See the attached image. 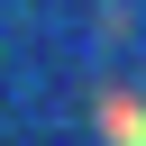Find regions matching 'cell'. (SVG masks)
Returning <instances> with one entry per match:
<instances>
[{
	"label": "cell",
	"instance_id": "6da1fadb",
	"mask_svg": "<svg viewBox=\"0 0 146 146\" xmlns=\"http://www.w3.org/2000/svg\"><path fill=\"white\" fill-rule=\"evenodd\" d=\"M100 128L110 146H146V100H100Z\"/></svg>",
	"mask_w": 146,
	"mask_h": 146
}]
</instances>
